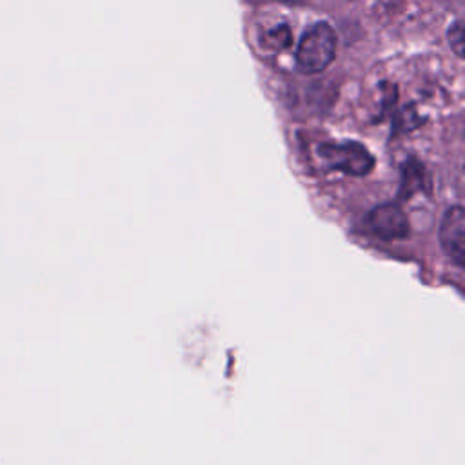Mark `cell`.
Wrapping results in <instances>:
<instances>
[{"mask_svg":"<svg viewBox=\"0 0 465 465\" xmlns=\"http://www.w3.org/2000/svg\"><path fill=\"white\" fill-rule=\"evenodd\" d=\"M336 56V33L327 22L311 25L296 49V67L303 74H318Z\"/></svg>","mask_w":465,"mask_h":465,"instance_id":"1","label":"cell"},{"mask_svg":"<svg viewBox=\"0 0 465 465\" xmlns=\"http://www.w3.org/2000/svg\"><path fill=\"white\" fill-rule=\"evenodd\" d=\"M369 229L381 240H400L409 236V222L396 203H381L367 216Z\"/></svg>","mask_w":465,"mask_h":465,"instance_id":"4","label":"cell"},{"mask_svg":"<svg viewBox=\"0 0 465 465\" xmlns=\"http://www.w3.org/2000/svg\"><path fill=\"white\" fill-rule=\"evenodd\" d=\"M440 243L445 254L458 265L465 263V211L461 205H452L445 211L440 225Z\"/></svg>","mask_w":465,"mask_h":465,"instance_id":"3","label":"cell"},{"mask_svg":"<svg viewBox=\"0 0 465 465\" xmlns=\"http://www.w3.org/2000/svg\"><path fill=\"white\" fill-rule=\"evenodd\" d=\"M449 44L458 56H463V22L456 20L449 29Z\"/></svg>","mask_w":465,"mask_h":465,"instance_id":"5","label":"cell"},{"mask_svg":"<svg viewBox=\"0 0 465 465\" xmlns=\"http://www.w3.org/2000/svg\"><path fill=\"white\" fill-rule=\"evenodd\" d=\"M318 154L327 162L329 167L343 171L351 176H363L374 165V158L369 154V151L356 142L322 143L318 147Z\"/></svg>","mask_w":465,"mask_h":465,"instance_id":"2","label":"cell"}]
</instances>
